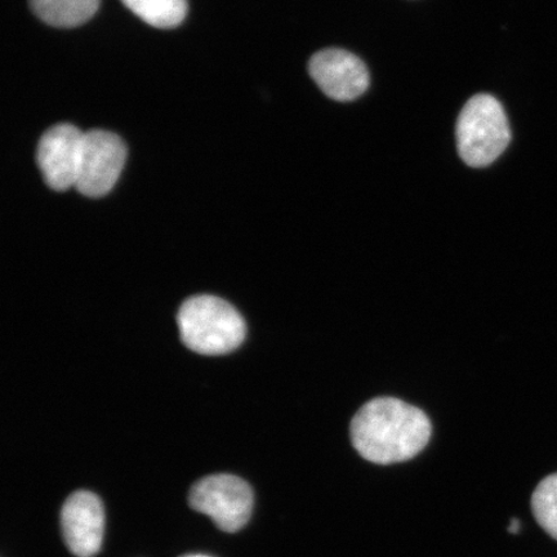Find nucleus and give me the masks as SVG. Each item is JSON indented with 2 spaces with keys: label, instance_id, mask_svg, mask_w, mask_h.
I'll return each mask as SVG.
<instances>
[{
  "label": "nucleus",
  "instance_id": "nucleus-12",
  "mask_svg": "<svg viewBox=\"0 0 557 557\" xmlns=\"http://www.w3.org/2000/svg\"><path fill=\"white\" fill-rule=\"evenodd\" d=\"M520 520L517 518H512L510 524H508V532L512 534H518L520 532Z\"/></svg>",
  "mask_w": 557,
  "mask_h": 557
},
{
  "label": "nucleus",
  "instance_id": "nucleus-10",
  "mask_svg": "<svg viewBox=\"0 0 557 557\" xmlns=\"http://www.w3.org/2000/svg\"><path fill=\"white\" fill-rule=\"evenodd\" d=\"M128 10L158 29H173L186 17V0H122Z\"/></svg>",
  "mask_w": 557,
  "mask_h": 557
},
{
  "label": "nucleus",
  "instance_id": "nucleus-4",
  "mask_svg": "<svg viewBox=\"0 0 557 557\" xmlns=\"http://www.w3.org/2000/svg\"><path fill=\"white\" fill-rule=\"evenodd\" d=\"M189 503L195 511L211 518L221 531L234 533L240 531L252 515L253 492L243 479L220 473L195 483Z\"/></svg>",
  "mask_w": 557,
  "mask_h": 557
},
{
  "label": "nucleus",
  "instance_id": "nucleus-8",
  "mask_svg": "<svg viewBox=\"0 0 557 557\" xmlns=\"http://www.w3.org/2000/svg\"><path fill=\"white\" fill-rule=\"evenodd\" d=\"M61 527L70 552L78 557H94L101 549L104 532L100 498L87 491L73 493L62 507Z\"/></svg>",
  "mask_w": 557,
  "mask_h": 557
},
{
  "label": "nucleus",
  "instance_id": "nucleus-7",
  "mask_svg": "<svg viewBox=\"0 0 557 557\" xmlns=\"http://www.w3.org/2000/svg\"><path fill=\"white\" fill-rule=\"evenodd\" d=\"M309 73L318 87L334 101L357 100L369 87V72L364 62L358 55L338 48L313 54Z\"/></svg>",
  "mask_w": 557,
  "mask_h": 557
},
{
  "label": "nucleus",
  "instance_id": "nucleus-5",
  "mask_svg": "<svg viewBox=\"0 0 557 557\" xmlns=\"http://www.w3.org/2000/svg\"><path fill=\"white\" fill-rule=\"evenodd\" d=\"M125 159L127 149L120 136L102 129L86 132L75 189L88 198L103 197L115 186Z\"/></svg>",
  "mask_w": 557,
  "mask_h": 557
},
{
  "label": "nucleus",
  "instance_id": "nucleus-9",
  "mask_svg": "<svg viewBox=\"0 0 557 557\" xmlns=\"http://www.w3.org/2000/svg\"><path fill=\"white\" fill-rule=\"evenodd\" d=\"M100 0H30L35 16L54 27L87 23L99 10Z\"/></svg>",
  "mask_w": 557,
  "mask_h": 557
},
{
  "label": "nucleus",
  "instance_id": "nucleus-13",
  "mask_svg": "<svg viewBox=\"0 0 557 557\" xmlns=\"http://www.w3.org/2000/svg\"><path fill=\"white\" fill-rule=\"evenodd\" d=\"M183 557H211V556H207V555H186V556H183Z\"/></svg>",
  "mask_w": 557,
  "mask_h": 557
},
{
  "label": "nucleus",
  "instance_id": "nucleus-2",
  "mask_svg": "<svg viewBox=\"0 0 557 557\" xmlns=\"http://www.w3.org/2000/svg\"><path fill=\"white\" fill-rule=\"evenodd\" d=\"M177 324L184 345L201 355L232 352L246 338L240 313L214 296L187 298L178 310Z\"/></svg>",
  "mask_w": 557,
  "mask_h": 557
},
{
  "label": "nucleus",
  "instance_id": "nucleus-1",
  "mask_svg": "<svg viewBox=\"0 0 557 557\" xmlns=\"http://www.w3.org/2000/svg\"><path fill=\"white\" fill-rule=\"evenodd\" d=\"M433 434L430 418L421 409L395 398L364 404L354 416V448L369 462L393 465L409 461L422 451Z\"/></svg>",
  "mask_w": 557,
  "mask_h": 557
},
{
  "label": "nucleus",
  "instance_id": "nucleus-3",
  "mask_svg": "<svg viewBox=\"0 0 557 557\" xmlns=\"http://www.w3.org/2000/svg\"><path fill=\"white\" fill-rule=\"evenodd\" d=\"M458 154L473 169H483L503 156L511 141V129L503 104L480 94L466 102L456 128Z\"/></svg>",
  "mask_w": 557,
  "mask_h": 557
},
{
  "label": "nucleus",
  "instance_id": "nucleus-6",
  "mask_svg": "<svg viewBox=\"0 0 557 557\" xmlns=\"http://www.w3.org/2000/svg\"><path fill=\"white\" fill-rule=\"evenodd\" d=\"M85 134L73 124L61 123L45 132L37 149V162L46 184L54 191L75 187L78 180Z\"/></svg>",
  "mask_w": 557,
  "mask_h": 557
},
{
  "label": "nucleus",
  "instance_id": "nucleus-11",
  "mask_svg": "<svg viewBox=\"0 0 557 557\" xmlns=\"http://www.w3.org/2000/svg\"><path fill=\"white\" fill-rule=\"evenodd\" d=\"M532 511L539 524L557 541V473L543 479L535 487Z\"/></svg>",
  "mask_w": 557,
  "mask_h": 557
}]
</instances>
